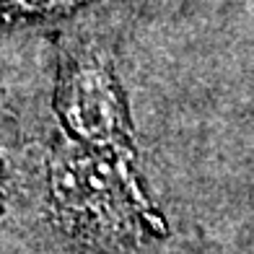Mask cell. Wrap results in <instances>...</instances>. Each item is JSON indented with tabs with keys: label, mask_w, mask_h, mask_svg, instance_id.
I'll return each mask as SVG.
<instances>
[{
	"label": "cell",
	"mask_w": 254,
	"mask_h": 254,
	"mask_svg": "<svg viewBox=\"0 0 254 254\" xmlns=\"http://www.w3.org/2000/svg\"><path fill=\"white\" fill-rule=\"evenodd\" d=\"M88 0H0V21L18 24V21H44L65 16Z\"/></svg>",
	"instance_id": "3"
},
{
	"label": "cell",
	"mask_w": 254,
	"mask_h": 254,
	"mask_svg": "<svg viewBox=\"0 0 254 254\" xmlns=\"http://www.w3.org/2000/svg\"><path fill=\"white\" fill-rule=\"evenodd\" d=\"M60 109L80 135L88 140L117 137L122 117L120 101L109 88V78L96 63L67 57L60 78Z\"/></svg>",
	"instance_id": "2"
},
{
	"label": "cell",
	"mask_w": 254,
	"mask_h": 254,
	"mask_svg": "<svg viewBox=\"0 0 254 254\" xmlns=\"http://www.w3.org/2000/svg\"><path fill=\"white\" fill-rule=\"evenodd\" d=\"M34 83L29 65V44L0 31V205L8 194L18 161L31 151Z\"/></svg>",
	"instance_id": "1"
}]
</instances>
